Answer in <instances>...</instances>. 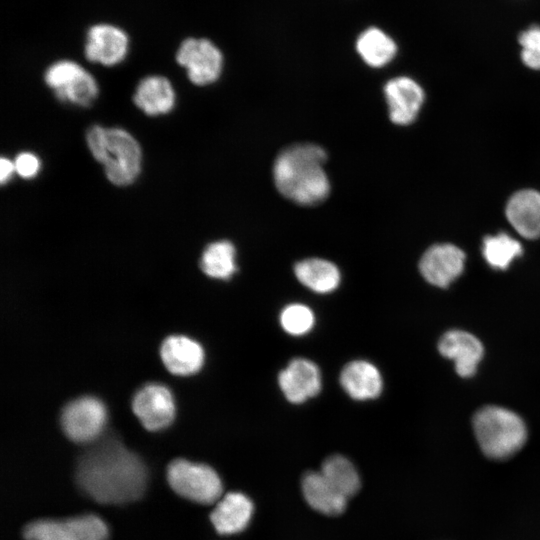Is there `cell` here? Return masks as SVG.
I'll use <instances>...</instances> for the list:
<instances>
[{
	"label": "cell",
	"mask_w": 540,
	"mask_h": 540,
	"mask_svg": "<svg viewBox=\"0 0 540 540\" xmlns=\"http://www.w3.org/2000/svg\"><path fill=\"white\" fill-rule=\"evenodd\" d=\"M522 62L531 69L540 70V26L533 25L518 37Z\"/></svg>",
	"instance_id": "28"
},
{
	"label": "cell",
	"mask_w": 540,
	"mask_h": 540,
	"mask_svg": "<svg viewBox=\"0 0 540 540\" xmlns=\"http://www.w3.org/2000/svg\"><path fill=\"white\" fill-rule=\"evenodd\" d=\"M14 172H15L14 162L10 161L9 159L5 157H2L0 160L1 184H5L6 182H8Z\"/></svg>",
	"instance_id": "30"
},
{
	"label": "cell",
	"mask_w": 540,
	"mask_h": 540,
	"mask_svg": "<svg viewBox=\"0 0 540 540\" xmlns=\"http://www.w3.org/2000/svg\"><path fill=\"white\" fill-rule=\"evenodd\" d=\"M160 357L170 373L188 376L202 368L205 354L200 343L194 339L184 335H171L161 343Z\"/></svg>",
	"instance_id": "15"
},
{
	"label": "cell",
	"mask_w": 540,
	"mask_h": 540,
	"mask_svg": "<svg viewBox=\"0 0 540 540\" xmlns=\"http://www.w3.org/2000/svg\"><path fill=\"white\" fill-rule=\"evenodd\" d=\"M327 159L324 149L311 143L289 146L280 152L273 166L277 190L287 199L301 205L322 202L330 184L323 168Z\"/></svg>",
	"instance_id": "2"
},
{
	"label": "cell",
	"mask_w": 540,
	"mask_h": 540,
	"mask_svg": "<svg viewBox=\"0 0 540 540\" xmlns=\"http://www.w3.org/2000/svg\"><path fill=\"white\" fill-rule=\"evenodd\" d=\"M389 118L397 125L411 124L424 102V91L412 78L398 76L384 87Z\"/></svg>",
	"instance_id": "14"
},
{
	"label": "cell",
	"mask_w": 540,
	"mask_h": 540,
	"mask_svg": "<svg viewBox=\"0 0 540 540\" xmlns=\"http://www.w3.org/2000/svg\"><path fill=\"white\" fill-rule=\"evenodd\" d=\"M280 325L292 336H302L310 332L315 324L313 311L301 303H292L280 313Z\"/></svg>",
	"instance_id": "27"
},
{
	"label": "cell",
	"mask_w": 540,
	"mask_h": 540,
	"mask_svg": "<svg viewBox=\"0 0 540 540\" xmlns=\"http://www.w3.org/2000/svg\"><path fill=\"white\" fill-rule=\"evenodd\" d=\"M167 480L175 493L200 504L217 502L223 491L221 479L213 468L186 459L169 463Z\"/></svg>",
	"instance_id": "5"
},
{
	"label": "cell",
	"mask_w": 540,
	"mask_h": 540,
	"mask_svg": "<svg viewBox=\"0 0 540 540\" xmlns=\"http://www.w3.org/2000/svg\"><path fill=\"white\" fill-rule=\"evenodd\" d=\"M44 80L54 91L55 97L64 103L89 107L99 93L95 78L72 60H59L51 64L44 73Z\"/></svg>",
	"instance_id": "6"
},
{
	"label": "cell",
	"mask_w": 540,
	"mask_h": 540,
	"mask_svg": "<svg viewBox=\"0 0 540 540\" xmlns=\"http://www.w3.org/2000/svg\"><path fill=\"white\" fill-rule=\"evenodd\" d=\"M25 540H107L108 528L101 518L85 514L65 519H38L23 529Z\"/></svg>",
	"instance_id": "7"
},
{
	"label": "cell",
	"mask_w": 540,
	"mask_h": 540,
	"mask_svg": "<svg viewBox=\"0 0 540 540\" xmlns=\"http://www.w3.org/2000/svg\"><path fill=\"white\" fill-rule=\"evenodd\" d=\"M253 511L249 497L241 492H230L217 501L210 520L218 533L235 534L248 526Z\"/></svg>",
	"instance_id": "18"
},
{
	"label": "cell",
	"mask_w": 540,
	"mask_h": 540,
	"mask_svg": "<svg viewBox=\"0 0 540 540\" xmlns=\"http://www.w3.org/2000/svg\"><path fill=\"white\" fill-rule=\"evenodd\" d=\"M294 273L302 285L320 294L333 292L341 281L338 267L321 258H308L297 262Z\"/></svg>",
	"instance_id": "22"
},
{
	"label": "cell",
	"mask_w": 540,
	"mask_h": 540,
	"mask_svg": "<svg viewBox=\"0 0 540 540\" xmlns=\"http://www.w3.org/2000/svg\"><path fill=\"white\" fill-rule=\"evenodd\" d=\"M278 384L289 402L300 404L315 397L320 392L321 372L311 360L301 357L294 358L280 371Z\"/></svg>",
	"instance_id": "13"
},
{
	"label": "cell",
	"mask_w": 540,
	"mask_h": 540,
	"mask_svg": "<svg viewBox=\"0 0 540 540\" xmlns=\"http://www.w3.org/2000/svg\"><path fill=\"white\" fill-rule=\"evenodd\" d=\"M86 143L107 179L116 186H128L141 172L142 151L138 141L126 130L100 125L86 132Z\"/></svg>",
	"instance_id": "3"
},
{
	"label": "cell",
	"mask_w": 540,
	"mask_h": 540,
	"mask_svg": "<svg viewBox=\"0 0 540 540\" xmlns=\"http://www.w3.org/2000/svg\"><path fill=\"white\" fill-rule=\"evenodd\" d=\"M506 217L513 228L524 238L540 236V193L524 189L514 193L507 202Z\"/></svg>",
	"instance_id": "19"
},
{
	"label": "cell",
	"mask_w": 540,
	"mask_h": 540,
	"mask_svg": "<svg viewBox=\"0 0 540 540\" xmlns=\"http://www.w3.org/2000/svg\"><path fill=\"white\" fill-rule=\"evenodd\" d=\"M128 49L129 37L118 26L98 23L87 31L84 55L90 62L104 66L117 65L126 58Z\"/></svg>",
	"instance_id": "11"
},
{
	"label": "cell",
	"mask_w": 540,
	"mask_h": 540,
	"mask_svg": "<svg viewBox=\"0 0 540 540\" xmlns=\"http://www.w3.org/2000/svg\"><path fill=\"white\" fill-rule=\"evenodd\" d=\"M176 61L185 68L193 84L205 86L220 77L224 58L221 50L211 40L189 37L179 45Z\"/></svg>",
	"instance_id": "9"
},
{
	"label": "cell",
	"mask_w": 540,
	"mask_h": 540,
	"mask_svg": "<svg viewBox=\"0 0 540 540\" xmlns=\"http://www.w3.org/2000/svg\"><path fill=\"white\" fill-rule=\"evenodd\" d=\"M75 481L79 489L102 504H123L139 499L146 488L143 461L117 438L107 437L78 459Z\"/></svg>",
	"instance_id": "1"
},
{
	"label": "cell",
	"mask_w": 540,
	"mask_h": 540,
	"mask_svg": "<svg viewBox=\"0 0 540 540\" xmlns=\"http://www.w3.org/2000/svg\"><path fill=\"white\" fill-rule=\"evenodd\" d=\"M355 48L361 59L373 68L390 63L398 50L394 39L376 26L367 27L358 35Z\"/></svg>",
	"instance_id": "23"
},
{
	"label": "cell",
	"mask_w": 540,
	"mask_h": 540,
	"mask_svg": "<svg viewBox=\"0 0 540 540\" xmlns=\"http://www.w3.org/2000/svg\"><path fill=\"white\" fill-rule=\"evenodd\" d=\"M321 474L347 499L360 488V476L352 462L344 456L332 455L322 464Z\"/></svg>",
	"instance_id": "25"
},
{
	"label": "cell",
	"mask_w": 540,
	"mask_h": 540,
	"mask_svg": "<svg viewBox=\"0 0 540 540\" xmlns=\"http://www.w3.org/2000/svg\"><path fill=\"white\" fill-rule=\"evenodd\" d=\"M473 430L486 457L507 460L518 453L527 440V429L515 412L499 406H485L473 417Z\"/></svg>",
	"instance_id": "4"
},
{
	"label": "cell",
	"mask_w": 540,
	"mask_h": 540,
	"mask_svg": "<svg viewBox=\"0 0 540 540\" xmlns=\"http://www.w3.org/2000/svg\"><path fill=\"white\" fill-rule=\"evenodd\" d=\"M132 410L149 431L168 427L175 418V402L169 388L159 383L142 386L132 398Z\"/></svg>",
	"instance_id": "10"
},
{
	"label": "cell",
	"mask_w": 540,
	"mask_h": 540,
	"mask_svg": "<svg viewBox=\"0 0 540 540\" xmlns=\"http://www.w3.org/2000/svg\"><path fill=\"white\" fill-rule=\"evenodd\" d=\"M236 250L227 240L215 241L206 246L200 258V268L207 276L219 279H230L237 270Z\"/></svg>",
	"instance_id": "24"
},
{
	"label": "cell",
	"mask_w": 540,
	"mask_h": 540,
	"mask_svg": "<svg viewBox=\"0 0 540 540\" xmlns=\"http://www.w3.org/2000/svg\"><path fill=\"white\" fill-rule=\"evenodd\" d=\"M439 352L454 361L456 372L461 377H471L483 356L481 342L472 334L451 330L446 332L438 344Z\"/></svg>",
	"instance_id": "16"
},
{
	"label": "cell",
	"mask_w": 540,
	"mask_h": 540,
	"mask_svg": "<svg viewBox=\"0 0 540 540\" xmlns=\"http://www.w3.org/2000/svg\"><path fill=\"white\" fill-rule=\"evenodd\" d=\"M301 486L306 502L314 510L325 515H338L345 510L347 498L340 494L320 471L306 473Z\"/></svg>",
	"instance_id": "21"
},
{
	"label": "cell",
	"mask_w": 540,
	"mask_h": 540,
	"mask_svg": "<svg viewBox=\"0 0 540 540\" xmlns=\"http://www.w3.org/2000/svg\"><path fill=\"white\" fill-rule=\"evenodd\" d=\"M107 411L101 400L82 396L67 403L60 415L61 428L75 443H90L102 433Z\"/></svg>",
	"instance_id": "8"
},
{
	"label": "cell",
	"mask_w": 540,
	"mask_h": 540,
	"mask_svg": "<svg viewBox=\"0 0 540 540\" xmlns=\"http://www.w3.org/2000/svg\"><path fill=\"white\" fill-rule=\"evenodd\" d=\"M522 252L520 242L504 232L486 236L483 240V256L486 262L495 269H507Z\"/></svg>",
	"instance_id": "26"
},
{
	"label": "cell",
	"mask_w": 540,
	"mask_h": 540,
	"mask_svg": "<svg viewBox=\"0 0 540 540\" xmlns=\"http://www.w3.org/2000/svg\"><path fill=\"white\" fill-rule=\"evenodd\" d=\"M464 252L457 246L444 243L428 248L419 262L423 278L432 285L445 288L463 271Z\"/></svg>",
	"instance_id": "12"
},
{
	"label": "cell",
	"mask_w": 540,
	"mask_h": 540,
	"mask_svg": "<svg viewBox=\"0 0 540 540\" xmlns=\"http://www.w3.org/2000/svg\"><path fill=\"white\" fill-rule=\"evenodd\" d=\"M15 172L22 178L31 179L40 171L39 158L30 152L18 154L14 161Z\"/></svg>",
	"instance_id": "29"
},
{
	"label": "cell",
	"mask_w": 540,
	"mask_h": 540,
	"mask_svg": "<svg viewBox=\"0 0 540 540\" xmlns=\"http://www.w3.org/2000/svg\"><path fill=\"white\" fill-rule=\"evenodd\" d=\"M176 95L171 82L161 75H150L137 85L133 102L148 116L169 113L175 106Z\"/></svg>",
	"instance_id": "20"
},
{
	"label": "cell",
	"mask_w": 540,
	"mask_h": 540,
	"mask_svg": "<svg viewBox=\"0 0 540 540\" xmlns=\"http://www.w3.org/2000/svg\"><path fill=\"white\" fill-rule=\"evenodd\" d=\"M339 380L346 394L358 401L375 399L383 389L380 371L366 360L347 363L341 370Z\"/></svg>",
	"instance_id": "17"
}]
</instances>
